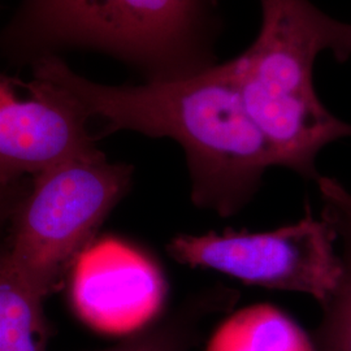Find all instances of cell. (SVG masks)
Instances as JSON below:
<instances>
[{
  "label": "cell",
  "instance_id": "obj_1",
  "mask_svg": "<svg viewBox=\"0 0 351 351\" xmlns=\"http://www.w3.org/2000/svg\"><path fill=\"white\" fill-rule=\"evenodd\" d=\"M33 77L59 88L101 134L132 130L176 141L186 155L191 199L228 217L261 186L276 154L251 119L233 60L193 75L110 86L77 75L60 56L32 64Z\"/></svg>",
  "mask_w": 351,
  "mask_h": 351
},
{
  "label": "cell",
  "instance_id": "obj_2",
  "mask_svg": "<svg viewBox=\"0 0 351 351\" xmlns=\"http://www.w3.org/2000/svg\"><path fill=\"white\" fill-rule=\"evenodd\" d=\"M217 0H23L0 32V52L33 64L65 50L101 51L146 81L213 66Z\"/></svg>",
  "mask_w": 351,
  "mask_h": 351
},
{
  "label": "cell",
  "instance_id": "obj_3",
  "mask_svg": "<svg viewBox=\"0 0 351 351\" xmlns=\"http://www.w3.org/2000/svg\"><path fill=\"white\" fill-rule=\"evenodd\" d=\"M262 25L247 50L233 59L251 119L285 167L317 180L319 152L351 137V125L329 112L314 86L316 58L330 51L351 58V24L317 10L308 0H259Z\"/></svg>",
  "mask_w": 351,
  "mask_h": 351
},
{
  "label": "cell",
  "instance_id": "obj_4",
  "mask_svg": "<svg viewBox=\"0 0 351 351\" xmlns=\"http://www.w3.org/2000/svg\"><path fill=\"white\" fill-rule=\"evenodd\" d=\"M133 168L111 163L101 150L36 176L5 262L43 301L64 271L90 245L125 195Z\"/></svg>",
  "mask_w": 351,
  "mask_h": 351
},
{
  "label": "cell",
  "instance_id": "obj_5",
  "mask_svg": "<svg viewBox=\"0 0 351 351\" xmlns=\"http://www.w3.org/2000/svg\"><path fill=\"white\" fill-rule=\"evenodd\" d=\"M337 239L326 216L315 219L307 208L300 223L271 232L180 234L168 252L178 263L213 269L246 285L308 294L326 306L343 277Z\"/></svg>",
  "mask_w": 351,
  "mask_h": 351
},
{
  "label": "cell",
  "instance_id": "obj_6",
  "mask_svg": "<svg viewBox=\"0 0 351 351\" xmlns=\"http://www.w3.org/2000/svg\"><path fill=\"white\" fill-rule=\"evenodd\" d=\"M25 86L21 99L0 75V180L8 184L99 151L88 117L59 88L34 77Z\"/></svg>",
  "mask_w": 351,
  "mask_h": 351
},
{
  "label": "cell",
  "instance_id": "obj_7",
  "mask_svg": "<svg viewBox=\"0 0 351 351\" xmlns=\"http://www.w3.org/2000/svg\"><path fill=\"white\" fill-rule=\"evenodd\" d=\"M167 284L158 265L123 241L101 239L75 259L72 300L94 329L133 333L150 323L163 306Z\"/></svg>",
  "mask_w": 351,
  "mask_h": 351
},
{
  "label": "cell",
  "instance_id": "obj_8",
  "mask_svg": "<svg viewBox=\"0 0 351 351\" xmlns=\"http://www.w3.org/2000/svg\"><path fill=\"white\" fill-rule=\"evenodd\" d=\"M206 351H316L314 341L289 315L258 303L229 315L213 330Z\"/></svg>",
  "mask_w": 351,
  "mask_h": 351
},
{
  "label": "cell",
  "instance_id": "obj_9",
  "mask_svg": "<svg viewBox=\"0 0 351 351\" xmlns=\"http://www.w3.org/2000/svg\"><path fill=\"white\" fill-rule=\"evenodd\" d=\"M236 300V293L229 289H210L191 297L167 322L104 351H190L204 317L226 310Z\"/></svg>",
  "mask_w": 351,
  "mask_h": 351
},
{
  "label": "cell",
  "instance_id": "obj_10",
  "mask_svg": "<svg viewBox=\"0 0 351 351\" xmlns=\"http://www.w3.org/2000/svg\"><path fill=\"white\" fill-rule=\"evenodd\" d=\"M42 300L0 258V351H45Z\"/></svg>",
  "mask_w": 351,
  "mask_h": 351
},
{
  "label": "cell",
  "instance_id": "obj_11",
  "mask_svg": "<svg viewBox=\"0 0 351 351\" xmlns=\"http://www.w3.org/2000/svg\"><path fill=\"white\" fill-rule=\"evenodd\" d=\"M343 277L316 330V351H351V242H343Z\"/></svg>",
  "mask_w": 351,
  "mask_h": 351
},
{
  "label": "cell",
  "instance_id": "obj_12",
  "mask_svg": "<svg viewBox=\"0 0 351 351\" xmlns=\"http://www.w3.org/2000/svg\"><path fill=\"white\" fill-rule=\"evenodd\" d=\"M317 188L324 203L323 216L333 224L343 242H351V193L337 180L320 176Z\"/></svg>",
  "mask_w": 351,
  "mask_h": 351
},
{
  "label": "cell",
  "instance_id": "obj_13",
  "mask_svg": "<svg viewBox=\"0 0 351 351\" xmlns=\"http://www.w3.org/2000/svg\"><path fill=\"white\" fill-rule=\"evenodd\" d=\"M8 185V182H4V181H1L0 180V197H1V191H3V189L5 188Z\"/></svg>",
  "mask_w": 351,
  "mask_h": 351
}]
</instances>
